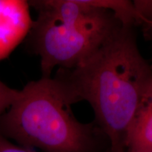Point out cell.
Here are the masks:
<instances>
[{
    "instance_id": "obj_1",
    "label": "cell",
    "mask_w": 152,
    "mask_h": 152,
    "mask_svg": "<svg viewBox=\"0 0 152 152\" xmlns=\"http://www.w3.org/2000/svg\"><path fill=\"white\" fill-rule=\"evenodd\" d=\"M55 77L73 104H90L111 152H125L140 98L152 78V68L140 54L131 27L120 26L84 62L73 69H59Z\"/></svg>"
},
{
    "instance_id": "obj_2",
    "label": "cell",
    "mask_w": 152,
    "mask_h": 152,
    "mask_svg": "<svg viewBox=\"0 0 152 152\" xmlns=\"http://www.w3.org/2000/svg\"><path fill=\"white\" fill-rule=\"evenodd\" d=\"M0 118V134L21 147L44 152H91L92 124H84L71 111L73 104L56 77L30 82Z\"/></svg>"
},
{
    "instance_id": "obj_3",
    "label": "cell",
    "mask_w": 152,
    "mask_h": 152,
    "mask_svg": "<svg viewBox=\"0 0 152 152\" xmlns=\"http://www.w3.org/2000/svg\"><path fill=\"white\" fill-rule=\"evenodd\" d=\"M121 26L113 14L102 8L79 22H59L38 14L30 33V40L34 52L40 58L42 77H51L56 67H77Z\"/></svg>"
},
{
    "instance_id": "obj_4",
    "label": "cell",
    "mask_w": 152,
    "mask_h": 152,
    "mask_svg": "<svg viewBox=\"0 0 152 152\" xmlns=\"http://www.w3.org/2000/svg\"><path fill=\"white\" fill-rule=\"evenodd\" d=\"M33 23L28 1L0 0V61L7 58L27 37Z\"/></svg>"
},
{
    "instance_id": "obj_5",
    "label": "cell",
    "mask_w": 152,
    "mask_h": 152,
    "mask_svg": "<svg viewBox=\"0 0 152 152\" xmlns=\"http://www.w3.org/2000/svg\"><path fill=\"white\" fill-rule=\"evenodd\" d=\"M129 152L152 149V78L142 93L126 140Z\"/></svg>"
},
{
    "instance_id": "obj_6",
    "label": "cell",
    "mask_w": 152,
    "mask_h": 152,
    "mask_svg": "<svg viewBox=\"0 0 152 152\" xmlns=\"http://www.w3.org/2000/svg\"><path fill=\"white\" fill-rule=\"evenodd\" d=\"M20 90L12 89L0 80V118L18 98Z\"/></svg>"
},
{
    "instance_id": "obj_7",
    "label": "cell",
    "mask_w": 152,
    "mask_h": 152,
    "mask_svg": "<svg viewBox=\"0 0 152 152\" xmlns=\"http://www.w3.org/2000/svg\"><path fill=\"white\" fill-rule=\"evenodd\" d=\"M0 152H37L18 144L12 143L9 140L0 134Z\"/></svg>"
},
{
    "instance_id": "obj_8",
    "label": "cell",
    "mask_w": 152,
    "mask_h": 152,
    "mask_svg": "<svg viewBox=\"0 0 152 152\" xmlns=\"http://www.w3.org/2000/svg\"><path fill=\"white\" fill-rule=\"evenodd\" d=\"M144 23H146L148 24V26H149L150 28L152 30V18L150 19V20H148L147 21H145Z\"/></svg>"
},
{
    "instance_id": "obj_9",
    "label": "cell",
    "mask_w": 152,
    "mask_h": 152,
    "mask_svg": "<svg viewBox=\"0 0 152 152\" xmlns=\"http://www.w3.org/2000/svg\"><path fill=\"white\" fill-rule=\"evenodd\" d=\"M141 152H152V149L147 150V151H141Z\"/></svg>"
}]
</instances>
